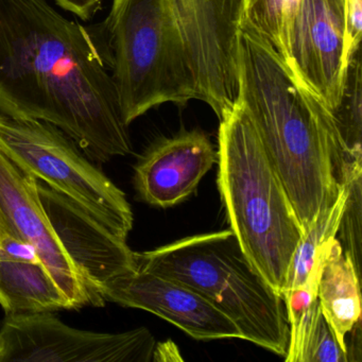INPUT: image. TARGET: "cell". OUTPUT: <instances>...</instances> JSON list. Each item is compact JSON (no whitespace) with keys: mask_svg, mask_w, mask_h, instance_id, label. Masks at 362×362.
Wrapping results in <instances>:
<instances>
[{"mask_svg":"<svg viewBox=\"0 0 362 362\" xmlns=\"http://www.w3.org/2000/svg\"><path fill=\"white\" fill-rule=\"evenodd\" d=\"M243 9V0H113L100 33L124 124L190 100L228 114L240 90Z\"/></svg>","mask_w":362,"mask_h":362,"instance_id":"6da1fadb","label":"cell"},{"mask_svg":"<svg viewBox=\"0 0 362 362\" xmlns=\"http://www.w3.org/2000/svg\"><path fill=\"white\" fill-rule=\"evenodd\" d=\"M109 69L93 33L46 0H0V113L54 124L97 162L128 156Z\"/></svg>","mask_w":362,"mask_h":362,"instance_id":"7a4b0ae2","label":"cell"},{"mask_svg":"<svg viewBox=\"0 0 362 362\" xmlns=\"http://www.w3.org/2000/svg\"><path fill=\"white\" fill-rule=\"evenodd\" d=\"M241 105L293 205L304 233L340 192V173L349 164L334 118L298 81L274 48L241 25Z\"/></svg>","mask_w":362,"mask_h":362,"instance_id":"3957f363","label":"cell"},{"mask_svg":"<svg viewBox=\"0 0 362 362\" xmlns=\"http://www.w3.org/2000/svg\"><path fill=\"white\" fill-rule=\"evenodd\" d=\"M217 163L230 230L251 266L281 296L304 230L239 100L220 119Z\"/></svg>","mask_w":362,"mask_h":362,"instance_id":"277c9868","label":"cell"},{"mask_svg":"<svg viewBox=\"0 0 362 362\" xmlns=\"http://www.w3.org/2000/svg\"><path fill=\"white\" fill-rule=\"evenodd\" d=\"M135 264L198 292L236 324L243 340L285 357L289 343L285 303L251 266L232 230L135 252Z\"/></svg>","mask_w":362,"mask_h":362,"instance_id":"5b68a950","label":"cell"},{"mask_svg":"<svg viewBox=\"0 0 362 362\" xmlns=\"http://www.w3.org/2000/svg\"><path fill=\"white\" fill-rule=\"evenodd\" d=\"M0 150L25 173L128 239L134 219L126 194L60 129L43 120L0 113Z\"/></svg>","mask_w":362,"mask_h":362,"instance_id":"8992f818","label":"cell"},{"mask_svg":"<svg viewBox=\"0 0 362 362\" xmlns=\"http://www.w3.org/2000/svg\"><path fill=\"white\" fill-rule=\"evenodd\" d=\"M269 45L330 113L342 97L353 52L345 0H286Z\"/></svg>","mask_w":362,"mask_h":362,"instance_id":"52a82bcc","label":"cell"},{"mask_svg":"<svg viewBox=\"0 0 362 362\" xmlns=\"http://www.w3.org/2000/svg\"><path fill=\"white\" fill-rule=\"evenodd\" d=\"M156 344L146 327L103 334L69 327L52 313L7 315L0 362H150Z\"/></svg>","mask_w":362,"mask_h":362,"instance_id":"ba28073f","label":"cell"},{"mask_svg":"<svg viewBox=\"0 0 362 362\" xmlns=\"http://www.w3.org/2000/svg\"><path fill=\"white\" fill-rule=\"evenodd\" d=\"M37 189L61 245L86 281L93 306H103L101 288L136 269L135 252L127 240L69 197L39 180Z\"/></svg>","mask_w":362,"mask_h":362,"instance_id":"9c48e42d","label":"cell"},{"mask_svg":"<svg viewBox=\"0 0 362 362\" xmlns=\"http://www.w3.org/2000/svg\"><path fill=\"white\" fill-rule=\"evenodd\" d=\"M105 300L149 311L197 340L243 339L236 324L204 296L168 277L135 269L107 281Z\"/></svg>","mask_w":362,"mask_h":362,"instance_id":"30bf717a","label":"cell"},{"mask_svg":"<svg viewBox=\"0 0 362 362\" xmlns=\"http://www.w3.org/2000/svg\"><path fill=\"white\" fill-rule=\"evenodd\" d=\"M0 215L35 247L42 264L64 292L73 309L93 305L83 277L61 245L44 209L37 179L16 166L1 150Z\"/></svg>","mask_w":362,"mask_h":362,"instance_id":"8fae6325","label":"cell"},{"mask_svg":"<svg viewBox=\"0 0 362 362\" xmlns=\"http://www.w3.org/2000/svg\"><path fill=\"white\" fill-rule=\"evenodd\" d=\"M217 162L218 151L204 132L181 130L144 152L135 166V189L147 204L175 206L196 192Z\"/></svg>","mask_w":362,"mask_h":362,"instance_id":"7c38bea8","label":"cell"},{"mask_svg":"<svg viewBox=\"0 0 362 362\" xmlns=\"http://www.w3.org/2000/svg\"><path fill=\"white\" fill-rule=\"evenodd\" d=\"M317 300L322 315L347 355V336L361 321V291L360 274L338 237L332 240L322 269Z\"/></svg>","mask_w":362,"mask_h":362,"instance_id":"4fadbf2b","label":"cell"},{"mask_svg":"<svg viewBox=\"0 0 362 362\" xmlns=\"http://www.w3.org/2000/svg\"><path fill=\"white\" fill-rule=\"evenodd\" d=\"M0 305L6 315L73 309L42 262L0 257Z\"/></svg>","mask_w":362,"mask_h":362,"instance_id":"5bb4252c","label":"cell"},{"mask_svg":"<svg viewBox=\"0 0 362 362\" xmlns=\"http://www.w3.org/2000/svg\"><path fill=\"white\" fill-rule=\"evenodd\" d=\"M338 197L332 204L324 207L303 235L290 264L283 294L300 287L310 277L321 276L332 240L338 235L341 218L347 199V188L342 181Z\"/></svg>","mask_w":362,"mask_h":362,"instance_id":"9a60e30c","label":"cell"},{"mask_svg":"<svg viewBox=\"0 0 362 362\" xmlns=\"http://www.w3.org/2000/svg\"><path fill=\"white\" fill-rule=\"evenodd\" d=\"M361 71V48L358 47L349 58L340 103L332 112L343 152L349 163L362 162Z\"/></svg>","mask_w":362,"mask_h":362,"instance_id":"2e32d148","label":"cell"},{"mask_svg":"<svg viewBox=\"0 0 362 362\" xmlns=\"http://www.w3.org/2000/svg\"><path fill=\"white\" fill-rule=\"evenodd\" d=\"M361 177L362 162L349 163L340 173V182L347 188V199L341 218L340 235L343 251L349 254L360 274L361 260Z\"/></svg>","mask_w":362,"mask_h":362,"instance_id":"e0dca14e","label":"cell"},{"mask_svg":"<svg viewBox=\"0 0 362 362\" xmlns=\"http://www.w3.org/2000/svg\"><path fill=\"white\" fill-rule=\"evenodd\" d=\"M303 362H347V355L322 313L317 315Z\"/></svg>","mask_w":362,"mask_h":362,"instance_id":"ac0fdd59","label":"cell"},{"mask_svg":"<svg viewBox=\"0 0 362 362\" xmlns=\"http://www.w3.org/2000/svg\"><path fill=\"white\" fill-rule=\"evenodd\" d=\"M0 257L27 262H41L37 250L22 238L0 215Z\"/></svg>","mask_w":362,"mask_h":362,"instance_id":"d6986e66","label":"cell"},{"mask_svg":"<svg viewBox=\"0 0 362 362\" xmlns=\"http://www.w3.org/2000/svg\"><path fill=\"white\" fill-rule=\"evenodd\" d=\"M103 0H54L59 7L77 16L83 21H88L98 12Z\"/></svg>","mask_w":362,"mask_h":362,"instance_id":"ffe728a7","label":"cell"},{"mask_svg":"<svg viewBox=\"0 0 362 362\" xmlns=\"http://www.w3.org/2000/svg\"><path fill=\"white\" fill-rule=\"evenodd\" d=\"M152 361H183V357H182L177 344L171 340H167L164 342L156 343L153 355H152Z\"/></svg>","mask_w":362,"mask_h":362,"instance_id":"44dd1931","label":"cell"}]
</instances>
